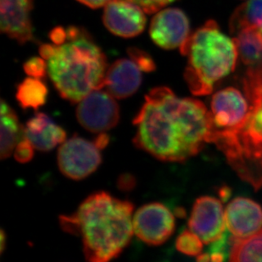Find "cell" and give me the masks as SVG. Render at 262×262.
I'll return each mask as SVG.
<instances>
[{"instance_id":"ba28073f","label":"cell","mask_w":262,"mask_h":262,"mask_svg":"<svg viewBox=\"0 0 262 262\" xmlns=\"http://www.w3.org/2000/svg\"><path fill=\"white\" fill-rule=\"evenodd\" d=\"M134 233L148 245H163L173 234L175 218L171 210L161 203L147 204L133 217Z\"/></svg>"},{"instance_id":"30bf717a","label":"cell","mask_w":262,"mask_h":262,"mask_svg":"<svg viewBox=\"0 0 262 262\" xmlns=\"http://www.w3.org/2000/svg\"><path fill=\"white\" fill-rule=\"evenodd\" d=\"M225 213L221 201L211 196H202L193 205L188 228L204 244H211L226 232Z\"/></svg>"},{"instance_id":"3957f363","label":"cell","mask_w":262,"mask_h":262,"mask_svg":"<svg viewBox=\"0 0 262 262\" xmlns=\"http://www.w3.org/2000/svg\"><path fill=\"white\" fill-rule=\"evenodd\" d=\"M60 45H41L39 55L47 60L48 74L59 95L72 104L104 89L106 57L83 28L71 26Z\"/></svg>"},{"instance_id":"8fae6325","label":"cell","mask_w":262,"mask_h":262,"mask_svg":"<svg viewBox=\"0 0 262 262\" xmlns=\"http://www.w3.org/2000/svg\"><path fill=\"white\" fill-rule=\"evenodd\" d=\"M103 21L105 28L118 37H136L145 28V12L129 0H112L104 7Z\"/></svg>"},{"instance_id":"9a60e30c","label":"cell","mask_w":262,"mask_h":262,"mask_svg":"<svg viewBox=\"0 0 262 262\" xmlns=\"http://www.w3.org/2000/svg\"><path fill=\"white\" fill-rule=\"evenodd\" d=\"M141 72L131 59H118L107 69L104 89L116 99H126L140 87Z\"/></svg>"},{"instance_id":"5b68a950","label":"cell","mask_w":262,"mask_h":262,"mask_svg":"<svg viewBox=\"0 0 262 262\" xmlns=\"http://www.w3.org/2000/svg\"><path fill=\"white\" fill-rule=\"evenodd\" d=\"M180 51L188 57L184 78L197 96L210 94L215 82L234 71L238 58L234 39L223 33L213 20L191 34Z\"/></svg>"},{"instance_id":"ffe728a7","label":"cell","mask_w":262,"mask_h":262,"mask_svg":"<svg viewBox=\"0 0 262 262\" xmlns=\"http://www.w3.org/2000/svg\"><path fill=\"white\" fill-rule=\"evenodd\" d=\"M48 89L41 79L28 77L17 87L16 99L24 110H37L46 102Z\"/></svg>"},{"instance_id":"2e32d148","label":"cell","mask_w":262,"mask_h":262,"mask_svg":"<svg viewBox=\"0 0 262 262\" xmlns=\"http://www.w3.org/2000/svg\"><path fill=\"white\" fill-rule=\"evenodd\" d=\"M23 135L36 149L43 152L52 150L67 139L64 129L42 112L37 113L27 122L23 127Z\"/></svg>"},{"instance_id":"cb8c5ba5","label":"cell","mask_w":262,"mask_h":262,"mask_svg":"<svg viewBox=\"0 0 262 262\" xmlns=\"http://www.w3.org/2000/svg\"><path fill=\"white\" fill-rule=\"evenodd\" d=\"M129 57L144 72H152L156 71V63L148 53L139 48L131 47L127 50Z\"/></svg>"},{"instance_id":"8992f818","label":"cell","mask_w":262,"mask_h":262,"mask_svg":"<svg viewBox=\"0 0 262 262\" xmlns=\"http://www.w3.org/2000/svg\"><path fill=\"white\" fill-rule=\"evenodd\" d=\"M94 142L73 136L60 144L58 166L63 175L72 180H82L96 171L102 157Z\"/></svg>"},{"instance_id":"ac0fdd59","label":"cell","mask_w":262,"mask_h":262,"mask_svg":"<svg viewBox=\"0 0 262 262\" xmlns=\"http://www.w3.org/2000/svg\"><path fill=\"white\" fill-rule=\"evenodd\" d=\"M238 57L248 67L262 64V31L257 27H247L235 35Z\"/></svg>"},{"instance_id":"603a6c76","label":"cell","mask_w":262,"mask_h":262,"mask_svg":"<svg viewBox=\"0 0 262 262\" xmlns=\"http://www.w3.org/2000/svg\"><path fill=\"white\" fill-rule=\"evenodd\" d=\"M233 236L228 234V232L223 233L222 237L211 243L207 254L211 261L221 262L227 260L230 256L231 249L233 246Z\"/></svg>"},{"instance_id":"7402d4cb","label":"cell","mask_w":262,"mask_h":262,"mask_svg":"<svg viewBox=\"0 0 262 262\" xmlns=\"http://www.w3.org/2000/svg\"><path fill=\"white\" fill-rule=\"evenodd\" d=\"M203 244L201 237L189 229L183 231L178 236L176 248L182 254L197 257L203 250Z\"/></svg>"},{"instance_id":"4fadbf2b","label":"cell","mask_w":262,"mask_h":262,"mask_svg":"<svg viewBox=\"0 0 262 262\" xmlns=\"http://www.w3.org/2000/svg\"><path fill=\"white\" fill-rule=\"evenodd\" d=\"M226 225L236 238H245L262 229V208L250 199L237 197L226 208Z\"/></svg>"},{"instance_id":"484cf974","label":"cell","mask_w":262,"mask_h":262,"mask_svg":"<svg viewBox=\"0 0 262 262\" xmlns=\"http://www.w3.org/2000/svg\"><path fill=\"white\" fill-rule=\"evenodd\" d=\"M34 147L31 144V142L26 138L20 139L17 145L15 146L14 150V157L15 161L20 163H28L32 161L34 156Z\"/></svg>"},{"instance_id":"4316f807","label":"cell","mask_w":262,"mask_h":262,"mask_svg":"<svg viewBox=\"0 0 262 262\" xmlns=\"http://www.w3.org/2000/svg\"><path fill=\"white\" fill-rule=\"evenodd\" d=\"M139 5L147 14L158 12L166 5L174 2L176 0H129Z\"/></svg>"},{"instance_id":"44dd1931","label":"cell","mask_w":262,"mask_h":262,"mask_svg":"<svg viewBox=\"0 0 262 262\" xmlns=\"http://www.w3.org/2000/svg\"><path fill=\"white\" fill-rule=\"evenodd\" d=\"M229 260L262 261V229L245 238L233 237Z\"/></svg>"},{"instance_id":"4dcf8cb0","label":"cell","mask_w":262,"mask_h":262,"mask_svg":"<svg viewBox=\"0 0 262 262\" xmlns=\"http://www.w3.org/2000/svg\"><path fill=\"white\" fill-rule=\"evenodd\" d=\"M109 141V136L106 134H104V133H101V134H99V136L97 137L95 141H94V144H96L97 147L99 149H103V148H105L108 145Z\"/></svg>"},{"instance_id":"9c48e42d","label":"cell","mask_w":262,"mask_h":262,"mask_svg":"<svg viewBox=\"0 0 262 262\" xmlns=\"http://www.w3.org/2000/svg\"><path fill=\"white\" fill-rule=\"evenodd\" d=\"M149 34L159 47L165 50L180 48L191 35L188 16L178 8L160 10L151 20Z\"/></svg>"},{"instance_id":"83f0119b","label":"cell","mask_w":262,"mask_h":262,"mask_svg":"<svg viewBox=\"0 0 262 262\" xmlns=\"http://www.w3.org/2000/svg\"><path fill=\"white\" fill-rule=\"evenodd\" d=\"M136 186V178L131 174H122L117 180V187L121 191H131Z\"/></svg>"},{"instance_id":"d4e9b609","label":"cell","mask_w":262,"mask_h":262,"mask_svg":"<svg viewBox=\"0 0 262 262\" xmlns=\"http://www.w3.org/2000/svg\"><path fill=\"white\" fill-rule=\"evenodd\" d=\"M24 71L31 77L42 79L46 77L48 64L42 57H32L26 61Z\"/></svg>"},{"instance_id":"277c9868","label":"cell","mask_w":262,"mask_h":262,"mask_svg":"<svg viewBox=\"0 0 262 262\" xmlns=\"http://www.w3.org/2000/svg\"><path fill=\"white\" fill-rule=\"evenodd\" d=\"M249 112L241 126L232 130L214 128L215 144L243 180L255 190L262 188V64L248 67L243 79Z\"/></svg>"},{"instance_id":"f546056e","label":"cell","mask_w":262,"mask_h":262,"mask_svg":"<svg viewBox=\"0 0 262 262\" xmlns=\"http://www.w3.org/2000/svg\"><path fill=\"white\" fill-rule=\"evenodd\" d=\"M77 1L87 5L92 9H98V8L105 6L112 0H77Z\"/></svg>"},{"instance_id":"d6986e66","label":"cell","mask_w":262,"mask_h":262,"mask_svg":"<svg viewBox=\"0 0 262 262\" xmlns=\"http://www.w3.org/2000/svg\"><path fill=\"white\" fill-rule=\"evenodd\" d=\"M257 27L262 31V0H248L231 15L229 28L232 34L247 27Z\"/></svg>"},{"instance_id":"f1b7e54d","label":"cell","mask_w":262,"mask_h":262,"mask_svg":"<svg viewBox=\"0 0 262 262\" xmlns=\"http://www.w3.org/2000/svg\"><path fill=\"white\" fill-rule=\"evenodd\" d=\"M50 37L53 43L55 45H60L64 43L67 39V29L57 27L50 32Z\"/></svg>"},{"instance_id":"5bb4252c","label":"cell","mask_w":262,"mask_h":262,"mask_svg":"<svg viewBox=\"0 0 262 262\" xmlns=\"http://www.w3.org/2000/svg\"><path fill=\"white\" fill-rule=\"evenodd\" d=\"M32 0H0L1 32L20 45L33 39Z\"/></svg>"},{"instance_id":"6da1fadb","label":"cell","mask_w":262,"mask_h":262,"mask_svg":"<svg viewBox=\"0 0 262 262\" xmlns=\"http://www.w3.org/2000/svg\"><path fill=\"white\" fill-rule=\"evenodd\" d=\"M134 124V145L160 161L183 162L210 143L211 112L202 102L179 98L166 87L155 88L145 96Z\"/></svg>"},{"instance_id":"7a4b0ae2","label":"cell","mask_w":262,"mask_h":262,"mask_svg":"<svg viewBox=\"0 0 262 262\" xmlns=\"http://www.w3.org/2000/svg\"><path fill=\"white\" fill-rule=\"evenodd\" d=\"M134 205L101 191L89 196L76 212L61 215L62 229L82 237L83 253L90 262L117 258L134 235Z\"/></svg>"},{"instance_id":"52a82bcc","label":"cell","mask_w":262,"mask_h":262,"mask_svg":"<svg viewBox=\"0 0 262 262\" xmlns=\"http://www.w3.org/2000/svg\"><path fill=\"white\" fill-rule=\"evenodd\" d=\"M76 115L82 127L94 134L111 130L120 120V110L116 98L102 89L91 92L81 100Z\"/></svg>"},{"instance_id":"7c38bea8","label":"cell","mask_w":262,"mask_h":262,"mask_svg":"<svg viewBox=\"0 0 262 262\" xmlns=\"http://www.w3.org/2000/svg\"><path fill=\"white\" fill-rule=\"evenodd\" d=\"M245 95L233 87L222 89L213 95L210 108L214 128L232 130L241 126L249 112Z\"/></svg>"},{"instance_id":"1f68e13d","label":"cell","mask_w":262,"mask_h":262,"mask_svg":"<svg viewBox=\"0 0 262 262\" xmlns=\"http://www.w3.org/2000/svg\"><path fill=\"white\" fill-rule=\"evenodd\" d=\"M5 248V233L4 230H1L0 234V252L2 254Z\"/></svg>"},{"instance_id":"e0dca14e","label":"cell","mask_w":262,"mask_h":262,"mask_svg":"<svg viewBox=\"0 0 262 262\" xmlns=\"http://www.w3.org/2000/svg\"><path fill=\"white\" fill-rule=\"evenodd\" d=\"M1 160L10 157L20 139L24 138L23 126H20L17 116L12 108L1 99Z\"/></svg>"}]
</instances>
